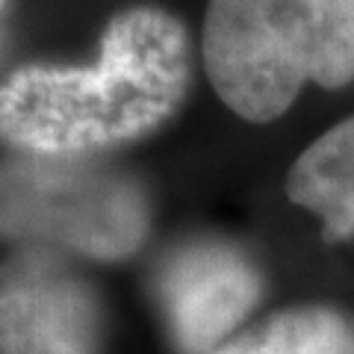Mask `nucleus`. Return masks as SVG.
<instances>
[{"instance_id":"1","label":"nucleus","mask_w":354,"mask_h":354,"mask_svg":"<svg viewBox=\"0 0 354 354\" xmlns=\"http://www.w3.org/2000/svg\"><path fill=\"white\" fill-rule=\"evenodd\" d=\"M192 39L174 12L124 6L95 65H21L0 80V145L41 157H106L153 136L192 88Z\"/></svg>"},{"instance_id":"7","label":"nucleus","mask_w":354,"mask_h":354,"mask_svg":"<svg viewBox=\"0 0 354 354\" xmlns=\"http://www.w3.org/2000/svg\"><path fill=\"white\" fill-rule=\"evenodd\" d=\"M209 354H354V319L328 304L283 307Z\"/></svg>"},{"instance_id":"4","label":"nucleus","mask_w":354,"mask_h":354,"mask_svg":"<svg viewBox=\"0 0 354 354\" xmlns=\"http://www.w3.org/2000/svg\"><path fill=\"white\" fill-rule=\"evenodd\" d=\"M0 354H104V301L74 257L32 245L0 257Z\"/></svg>"},{"instance_id":"6","label":"nucleus","mask_w":354,"mask_h":354,"mask_svg":"<svg viewBox=\"0 0 354 354\" xmlns=\"http://www.w3.org/2000/svg\"><path fill=\"white\" fill-rule=\"evenodd\" d=\"M286 195L322 221L325 242L354 239V115L325 130L292 160Z\"/></svg>"},{"instance_id":"3","label":"nucleus","mask_w":354,"mask_h":354,"mask_svg":"<svg viewBox=\"0 0 354 354\" xmlns=\"http://www.w3.org/2000/svg\"><path fill=\"white\" fill-rule=\"evenodd\" d=\"M151 230V198L136 174L106 157H0V239L121 263Z\"/></svg>"},{"instance_id":"5","label":"nucleus","mask_w":354,"mask_h":354,"mask_svg":"<svg viewBox=\"0 0 354 354\" xmlns=\"http://www.w3.org/2000/svg\"><path fill=\"white\" fill-rule=\"evenodd\" d=\"M260 295V269L225 239L177 245L157 272V301L183 354H209L236 337Z\"/></svg>"},{"instance_id":"2","label":"nucleus","mask_w":354,"mask_h":354,"mask_svg":"<svg viewBox=\"0 0 354 354\" xmlns=\"http://www.w3.org/2000/svg\"><path fill=\"white\" fill-rule=\"evenodd\" d=\"M201 62L230 113L272 124L304 86L354 80V0H207Z\"/></svg>"}]
</instances>
